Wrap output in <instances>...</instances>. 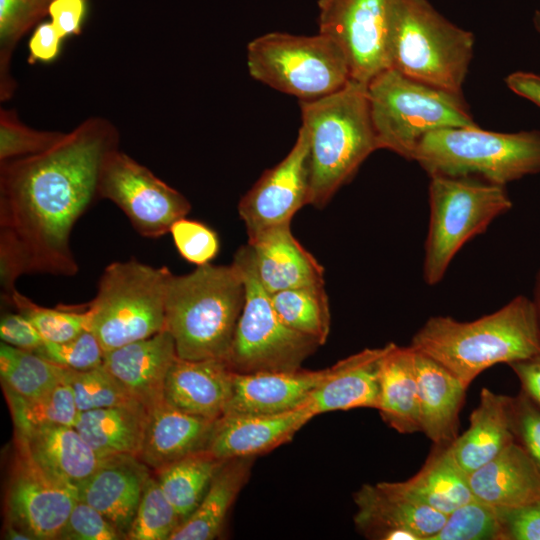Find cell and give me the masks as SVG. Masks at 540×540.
Segmentation results:
<instances>
[{
  "mask_svg": "<svg viewBox=\"0 0 540 540\" xmlns=\"http://www.w3.org/2000/svg\"><path fill=\"white\" fill-rule=\"evenodd\" d=\"M357 530L369 539L429 540L447 515L400 491L393 482L364 484L354 493Z\"/></svg>",
  "mask_w": 540,
  "mask_h": 540,
  "instance_id": "cell-16",
  "label": "cell"
},
{
  "mask_svg": "<svg viewBox=\"0 0 540 540\" xmlns=\"http://www.w3.org/2000/svg\"><path fill=\"white\" fill-rule=\"evenodd\" d=\"M86 10L87 0H53L48 7V16L64 40L80 34Z\"/></svg>",
  "mask_w": 540,
  "mask_h": 540,
  "instance_id": "cell-49",
  "label": "cell"
},
{
  "mask_svg": "<svg viewBox=\"0 0 540 540\" xmlns=\"http://www.w3.org/2000/svg\"><path fill=\"white\" fill-rule=\"evenodd\" d=\"M15 434L17 449L46 474L76 490L105 459L73 426L45 425Z\"/></svg>",
  "mask_w": 540,
  "mask_h": 540,
  "instance_id": "cell-24",
  "label": "cell"
},
{
  "mask_svg": "<svg viewBox=\"0 0 540 540\" xmlns=\"http://www.w3.org/2000/svg\"><path fill=\"white\" fill-rule=\"evenodd\" d=\"M233 262L241 270L246 295L224 360L236 373L301 368L305 359L320 345L280 319L270 294L257 278L248 245L238 249Z\"/></svg>",
  "mask_w": 540,
  "mask_h": 540,
  "instance_id": "cell-11",
  "label": "cell"
},
{
  "mask_svg": "<svg viewBox=\"0 0 540 540\" xmlns=\"http://www.w3.org/2000/svg\"><path fill=\"white\" fill-rule=\"evenodd\" d=\"M53 0H0V101L10 100L17 89L12 73L16 47L25 34L48 16Z\"/></svg>",
  "mask_w": 540,
  "mask_h": 540,
  "instance_id": "cell-35",
  "label": "cell"
},
{
  "mask_svg": "<svg viewBox=\"0 0 540 540\" xmlns=\"http://www.w3.org/2000/svg\"><path fill=\"white\" fill-rule=\"evenodd\" d=\"M533 303L535 305L538 319L540 322V268L537 272L536 279H535Z\"/></svg>",
  "mask_w": 540,
  "mask_h": 540,
  "instance_id": "cell-54",
  "label": "cell"
},
{
  "mask_svg": "<svg viewBox=\"0 0 540 540\" xmlns=\"http://www.w3.org/2000/svg\"><path fill=\"white\" fill-rule=\"evenodd\" d=\"M395 0H319V33L346 56L351 79L368 84L390 68Z\"/></svg>",
  "mask_w": 540,
  "mask_h": 540,
  "instance_id": "cell-13",
  "label": "cell"
},
{
  "mask_svg": "<svg viewBox=\"0 0 540 540\" xmlns=\"http://www.w3.org/2000/svg\"><path fill=\"white\" fill-rule=\"evenodd\" d=\"M34 353L59 367L75 371L101 366L105 354L99 340L90 330L65 342H45Z\"/></svg>",
  "mask_w": 540,
  "mask_h": 540,
  "instance_id": "cell-43",
  "label": "cell"
},
{
  "mask_svg": "<svg viewBox=\"0 0 540 540\" xmlns=\"http://www.w3.org/2000/svg\"><path fill=\"white\" fill-rule=\"evenodd\" d=\"M77 500L76 488L49 476L17 449L6 494V523L33 540L58 539Z\"/></svg>",
  "mask_w": 540,
  "mask_h": 540,
  "instance_id": "cell-15",
  "label": "cell"
},
{
  "mask_svg": "<svg viewBox=\"0 0 540 540\" xmlns=\"http://www.w3.org/2000/svg\"><path fill=\"white\" fill-rule=\"evenodd\" d=\"M224 461L203 450L155 471L162 491L180 515L182 522L199 505Z\"/></svg>",
  "mask_w": 540,
  "mask_h": 540,
  "instance_id": "cell-33",
  "label": "cell"
},
{
  "mask_svg": "<svg viewBox=\"0 0 540 540\" xmlns=\"http://www.w3.org/2000/svg\"><path fill=\"white\" fill-rule=\"evenodd\" d=\"M63 39L51 21L40 22L33 30L28 42V63H49L60 54Z\"/></svg>",
  "mask_w": 540,
  "mask_h": 540,
  "instance_id": "cell-50",
  "label": "cell"
},
{
  "mask_svg": "<svg viewBox=\"0 0 540 540\" xmlns=\"http://www.w3.org/2000/svg\"><path fill=\"white\" fill-rule=\"evenodd\" d=\"M0 338L8 345L31 352L46 342L32 322L19 312L2 315Z\"/></svg>",
  "mask_w": 540,
  "mask_h": 540,
  "instance_id": "cell-48",
  "label": "cell"
},
{
  "mask_svg": "<svg viewBox=\"0 0 540 540\" xmlns=\"http://www.w3.org/2000/svg\"><path fill=\"white\" fill-rule=\"evenodd\" d=\"M63 380L71 388L79 412L138 402L103 364L86 371L64 369Z\"/></svg>",
  "mask_w": 540,
  "mask_h": 540,
  "instance_id": "cell-39",
  "label": "cell"
},
{
  "mask_svg": "<svg viewBox=\"0 0 540 540\" xmlns=\"http://www.w3.org/2000/svg\"><path fill=\"white\" fill-rule=\"evenodd\" d=\"M367 93L379 149L407 160L432 131L478 125L462 93L415 80L394 68L376 75L367 84Z\"/></svg>",
  "mask_w": 540,
  "mask_h": 540,
  "instance_id": "cell-5",
  "label": "cell"
},
{
  "mask_svg": "<svg viewBox=\"0 0 540 540\" xmlns=\"http://www.w3.org/2000/svg\"><path fill=\"white\" fill-rule=\"evenodd\" d=\"M505 82L512 92L533 102L540 108V75L517 71L508 75Z\"/></svg>",
  "mask_w": 540,
  "mask_h": 540,
  "instance_id": "cell-52",
  "label": "cell"
},
{
  "mask_svg": "<svg viewBox=\"0 0 540 540\" xmlns=\"http://www.w3.org/2000/svg\"><path fill=\"white\" fill-rule=\"evenodd\" d=\"M233 374L224 359L177 357L166 377L163 402L180 411L216 420L225 412Z\"/></svg>",
  "mask_w": 540,
  "mask_h": 540,
  "instance_id": "cell-22",
  "label": "cell"
},
{
  "mask_svg": "<svg viewBox=\"0 0 540 540\" xmlns=\"http://www.w3.org/2000/svg\"><path fill=\"white\" fill-rule=\"evenodd\" d=\"M469 420L468 429L448 444L454 460L468 475L515 441L512 398L483 388Z\"/></svg>",
  "mask_w": 540,
  "mask_h": 540,
  "instance_id": "cell-26",
  "label": "cell"
},
{
  "mask_svg": "<svg viewBox=\"0 0 540 540\" xmlns=\"http://www.w3.org/2000/svg\"><path fill=\"white\" fill-rule=\"evenodd\" d=\"M299 106L309 139V205L322 208L379 149L367 85L351 79L338 91L299 101Z\"/></svg>",
  "mask_w": 540,
  "mask_h": 540,
  "instance_id": "cell-3",
  "label": "cell"
},
{
  "mask_svg": "<svg viewBox=\"0 0 540 540\" xmlns=\"http://www.w3.org/2000/svg\"><path fill=\"white\" fill-rule=\"evenodd\" d=\"M512 429L515 440L540 469V408L522 390L512 398Z\"/></svg>",
  "mask_w": 540,
  "mask_h": 540,
  "instance_id": "cell-46",
  "label": "cell"
},
{
  "mask_svg": "<svg viewBox=\"0 0 540 540\" xmlns=\"http://www.w3.org/2000/svg\"><path fill=\"white\" fill-rule=\"evenodd\" d=\"M393 483L403 493L445 515L474 499L468 474L456 463L448 445L433 453L412 478Z\"/></svg>",
  "mask_w": 540,
  "mask_h": 540,
  "instance_id": "cell-32",
  "label": "cell"
},
{
  "mask_svg": "<svg viewBox=\"0 0 540 540\" xmlns=\"http://www.w3.org/2000/svg\"><path fill=\"white\" fill-rule=\"evenodd\" d=\"M509 365L517 375L522 391L540 408V354Z\"/></svg>",
  "mask_w": 540,
  "mask_h": 540,
  "instance_id": "cell-51",
  "label": "cell"
},
{
  "mask_svg": "<svg viewBox=\"0 0 540 540\" xmlns=\"http://www.w3.org/2000/svg\"><path fill=\"white\" fill-rule=\"evenodd\" d=\"M474 35L446 19L428 0H395L390 68L455 93L474 52Z\"/></svg>",
  "mask_w": 540,
  "mask_h": 540,
  "instance_id": "cell-7",
  "label": "cell"
},
{
  "mask_svg": "<svg viewBox=\"0 0 540 540\" xmlns=\"http://www.w3.org/2000/svg\"><path fill=\"white\" fill-rule=\"evenodd\" d=\"M4 538L12 540H33L29 535L8 523L5 525Z\"/></svg>",
  "mask_w": 540,
  "mask_h": 540,
  "instance_id": "cell-53",
  "label": "cell"
},
{
  "mask_svg": "<svg viewBox=\"0 0 540 540\" xmlns=\"http://www.w3.org/2000/svg\"><path fill=\"white\" fill-rule=\"evenodd\" d=\"M429 540H503L497 508L474 498L448 514Z\"/></svg>",
  "mask_w": 540,
  "mask_h": 540,
  "instance_id": "cell-40",
  "label": "cell"
},
{
  "mask_svg": "<svg viewBox=\"0 0 540 540\" xmlns=\"http://www.w3.org/2000/svg\"><path fill=\"white\" fill-rule=\"evenodd\" d=\"M503 540H540V499L514 508H497Z\"/></svg>",
  "mask_w": 540,
  "mask_h": 540,
  "instance_id": "cell-47",
  "label": "cell"
},
{
  "mask_svg": "<svg viewBox=\"0 0 540 540\" xmlns=\"http://www.w3.org/2000/svg\"><path fill=\"white\" fill-rule=\"evenodd\" d=\"M64 369L34 352L0 344V377L5 393L22 398L40 396L63 380Z\"/></svg>",
  "mask_w": 540,
  "mask_h": 540,
  "instance_id": "cell-36",
  "label": "cell"
},
{
  "mask_svg": "<svg viewBox=\"0 0 540 540\" xmlns=\"http://www.w3.org/2000/svg\"><path fill=\"white\" fill-rule=\"evenodd\" d=\"M410 347L441 364L468 388L495 364L540 354V322L533 300L518 295L473 321L430 317L414 334Z\"/></svg>",
  "mask_w": 540,
  "mask_h": 540,
  "instance_id": "cell-2",
  "label": "cell"
},
{
  "mask_svg": "<svg viewBox=\"0 0 540 540\" xmlns=\"http://www.w3.org/2000/svg\"><path fill=\"white\" fill-rule=\"evenodd\" d=\"M421 432L435 444H450L459 426L466 387L449 370L414 350Z\"/></svg>",
  "mask_w": 540,
  "mask_h": 540,
  "instance_id": "cell-28",
  "label": "cell"
},
{
  "mask_svg": "<svg viewBox=\"0 0 540 540\" xmlns=\"http://www.w3.org/2000/svg\"><path fill=\"white\" fill-rule=\"evenodd\" d=\"M99 198L118 206L138 234L159 238L191 210L189 200L150 169L117 149L105 160Z\"/></svg>",
  "mask_w": 540,
  "mask_h": 540,
  "instance_id": "cell-12",
  "label": "cell"
},
{
  "mask_svg": "<svg viewBox=\"0 0 540 540\" xmlns=\"http://www.w3.org/2000/svg\"><path fill=\"white\" fill-rule=\"evenodd\" d=\"M429 176H474L505 186L540 173V131L501 133L477 126L426 134L413 157Z\"/></svg>",
  "mask_w": 540,
  "mask_h": 540,
  "instance_id": "cell-6",
  "label": "cell"
},
{
  "mask_svg": "<svg viewBox=\"0 0 540 540\" xmlns=\"http://www.w3.org/2000/svg\"><path fill=\"white\" fill-rule=\"evenodd\" d=\"M239 267L197 266L185 275L170 274L165 297V330L179 358L225 359L245 302Z\"/></svg>",
  "mask_w": 540,
  "mask_h": 540,
  "instance_id": "cell-4",
  "label": "cell"
},
{
  "mask_svg": "<svg viewBox=\"0 0 540 540\" xmlns=\"http://www.w3.org/2000/svg\"><path fill=\"white\" fill-rule=\"evenodd\" d=\"M315 416L308 402L276 415L223 414L215 421L206 451L221 460L255 458L291 441Z\"/></svg>",
  "mask_w": 540,
  "mask_h": 540,
  "instance_id": "cell-17",
  "label": "cell"
},
{
  "mask_svg": "<svg viewBox=\"0 0 540 540\" xmlns=\"http://www.w3.org/2000/svg\"><path fill=\"white\" fill-rule=\"evenodd\" d=\"M150 475L139 457H108L78 485L77 499L97 509L126 539Z\"/></svg>",
  "mask_w": 540,
  "mask_h": 540,
  "instance_id": "cell-20",
  "label": "cell"
},
{
  "mask_svg": "<svg viewBox=\"0 0 540 540\" xmlns=\"http://www.w3.org/2000/svg\"><path fill=\"white\" fill-rule=\"evenodd\" d=\"M5 394L17 432L45 425L75 427L80 412L76 406L73 392L64 380L49 391L34 398Z\"/></svg>",
  "mask_w": 540,
  "mask_h": 540,
  "instance_id": "cell-37",
  "label": "cell"
},
{
  "mask_svg": "<svg viewBox=\"0 0 540 540\" xmlns=\"http://www.w3.org/2000/svg\"><path fill=\"white\" fill-rule=\"evenodd\" d=\"M246 59L253 79L299 101L332 94L351 80L345 54L319 32L263 34L248 43Z\"/></svg>",
  "mask_w": 540,
  "mask_h": 540,
  "instance_id": "cell-10",
  "label": "cell"
},
{
  "mask_svg": "<svg viewBox=\"0 0 540 540\" xmlns=\"http://www.w3.org/2000/svg\"><path fill=\"white\" fill-rule=\"evenodd\" d=\"M170 233L177 251L189 263L208 264L219 252L218 235L199 221L181 218L172 225Z\"/></svg>",
  "mask_w": 540,
  "mask_h": 540,
  "instance_id": "cell-44",
  "label": "cell"
},
{
  "mask_svg": "<svg viewBox=\"0 0 540 540\" xmlns=\"http://www.w3.org/2000/svg\"><path fill=\"white\" fill-rule=\"evenodd\" d=\"M309 190V139L301 125L288 154L264 171L239 201L238 213L248 240L290 224L296 212L309 204Z\"/></svg>",
  "mask_w": 540,
  "mask_h": 540,
  "instance_id": "cell-14",
  "label": "cell"
},
{
  "mask_svg": "<svg viewBox=\"0 0 540 540\" xmlns=\"http://www.w3.org/2000/svg\"><path fill=\"white\" fill-rule=\"evenodd\" d=\"M325 285H310L270 294L280 319L291 329L312 338L320 346L330 332V309Z\"/></svg>",
  "mask_w": 540,
  "mask_h": 540,
  "instance_id": "cell-34",
  "label": "cell"
},
{
  "mask_svg": "<svg viewBox=\"0 0 540 540\" xmlns=\"http://www.w3.org/2000/svg\"><path fill=\"white\" fill-rule=\"evenodd\" d=\"M182 519L156 477L148 478L126 539L169 540Z\"/></svg>",
  "mask_w": 540,
  "mask_h": 540,
  "instance_id": "cell-38",
  "label": "cell"
},
{
  "mask_svg": "<svg viewBox=\"0 0 540 540\" xmlns=\"http://www.w3.org/2000/svg\"><path fill=\"white\" fill-rule=\"evenodd\" d=\"M534 22H535L537 30L540 32V12L539 11H537L535 14Z\"/></svg>",
  "mask_w": 540,
  "mask_h": 540,
  "instance_id": "cell-55",
  "label": "cell"
},
{
  "mask_svg": "<svg viewBox=\"0 0 540 540\" xmlns=\"http://www.w3.org/2000/svg\"><path fill=\"white\" fill-rule=\"evenodd\" d=\"M253 462L252 457L225 460L199 505L169 540H212L218 537L231 506L249 479Z\"/></svg>",
  "mask_w": 540,
  "mask_h": 540,
  "instance_id": "cell-30",
  "label": "cell"
},
{
  "mask_svg": "<svg viewBox=\"0 0 540 540\" xmlns=\"http://www.w3.org/2000/svg\"><path fill=\"white\" fill-rule=\"evenodd\" d=\"M216 420L180 411L164 402L156 405L148 411L140 460L156 471L206 450Z\"/></svg>",
  "mask_w": 540,
  "mask_h": 540,
  "instance_id": "cell-27",
  "label": "cell"
},
{
  "mask_svg": "<svg viewBox=\"0 0 540 540\" xmlns=\"http://www.w3.org/2000/svg\"><path fill=\"white\" fill-rule=\"evenodd\" d=\"M171 272L135 258L116 261L103 271L95 297L87 304V329L104 352L165 329L166 287Z\"/></svg>",
  "mask_w": 540,
  "mask_h": 540,
  "instance_id": "cell-8",
  "label": "cell"
},
{
  "mask_svg": "<svg viewBox=\"0 0 540 540\" xmlns=\"http://www.w3.org/2000/svg\"><path fill=\"white\" fill-rule=\"evenodd\" d=\"M428 193L423 279L433 286L443 279L458 251L513 204L505 186L474 176L432 175Z\"/></svg>",
  "mask_w": 540,
  "mask_h": 540,
  "instance_id": "cell-9",
  "label": "cell"
},
{
  "mask_svg": "<svg viewBox=\"0 0 540 540\" xmlns=\"http://www.w3.org/2000/svg\"><path fill=\"white\" fill-rule=\"evenodd\" d=\"M327 372L328 368L234 372L224 414L276 415L295 410L306 404Z\"/></svg>",
  "mask_w": 540,
  "mask_h": 540,
  "instance_id": "cell-18",
  "label": "cell"
},
{
  "mask_svg": "<svg viewBox=\"0 0 540 540\" xmlns=\"http://www.w3.org/2000/svg\"><path fill=\"white\" fill-rule=\"evenodd\" d=\"M117 127L85 119L51 149L0 162V283L9 301L24 274L74 276L71 233L99 198L107 157L119 149Z\"/></svg>",
  "mask_w": 540,
  "mask_h": 540,
  "instance_id": "cell-1",
  "label": "cell"
},
{
  "mask_svg": "<svg viewBox=\"0 0 540 540\" xmlns=\"http://www.w3.org/2000/svg\"><path fill=\"white\" fill-rule=\"evenodd\" d=\"M66 133L37 130L25 125L15 109H0V162L43 153L59 143Z\"/></svg>",
  "mask_w": 540,
  "mask_h": 540,
  "instance_id": "cell-42",
  "label": "cell"
},
{
  "mask_svg": "<svg viewBox=\"0 0 540 540\" xmlns=\"http://www.w3.org/2000/svg\"><path fill=\"white\" fill-rule=\"evenodd\" d=\"M474 498L496 508H514L540 499V469L516 441L468 475Z\"/></svg>",
  "mask_w": 540,
  "mask_h": 540,
  "instance_id": "cell-25",
  "label": "cell"
},
{
  "mask_svg": "<svg viewBox=\"0 0 540 540\" xmlns=\"http://www.w3.org/2000/svg\"><path fill=\"white\" fill-rule=\"evenodd\" d=\"M167 330L105 352L103 366L148 411L163 402L167 374L177 358Z\"/></svg>",
  "mask_w": 540,
  "mask_h": 540,
  "instance_id": "cell-19",
  "label": "cell"
},
{
  "mask_svg": "<svg viewBox=\"0 0 540 540\" xmlns=\"http://www.w3.org/2000/svg\"><path fill=\"white\" fill-rule=\"evenodd\" d=\"M9 302L32 322L46 342H65L88 330L86 310L42 307L17 290L12 293Z\"/></svg>",
  "mask_w": 540,
  "mask_h": 540,
  "instance_id": "cell-41",
  "label": "cell"
},
{
  "mask_svg": "<svg viewBox=\"0 0 540 540\" xmlns=\"http://www.w3.org/2000/svg\"><path fill=\"white\" fill-rule=\"evenodd\" d=\"M247 245L257 278L269 294L325 285L324 268L294 237L290 224L269 229Z\"/></svg>",
  "mask_w": 540,
  "mask_h": 540,
  "instance_id": "cell-23",
  "label": "cell"
},
{
  "mask_svg": "<svg viewBox=\"0 0 540 540\" xmlns=\"http://www.w3.org/2000/svg\"><path fill=\"white\" fill-rule=\"evenodd\" d=\"M148 410L139 402L80 412L75 428L101 458L139 457Z\"/></svg>",
  "mask_w": 540,
  "mask_h": 540,
  "instance_id": "cell-29",
  "label": "cell"
},
{
  "mask_svg": "<svg viewBox=\"0 0 540 540\" xmlns=\"http://www.w3.org/2000/svg\"><path fill=\"white\" fill-rule=\"evenodd\" d=\"M383 421L399 433L421 432L414 350L395 343L380 373L379 406Z\"/></svg>",
  "mask_w": 540,
  "mask_h": 540,
  "instance_id": "cell-31",
  "label": "cell"
},
{
  "mask_svg": "<svg viewBox=\"0 0 540 540\" xmlns=\"http://www.w3.org/2000/svg\"><path fill=\"white\" fill-rule=\"evenodd\" d=\"M61 540H119L121 532L97 509L77 500L62 528Z\"/></svg>",
  "mask_w": 540,
  "mask_h": 540,
  "instance_id": "cell-45",
  "label": "cell"
},
{
  "mask_svg": "<svg viewBox=\"0 0 540 540\" xmlns=\"http://www.w3.org/2000/svg\"><path fill=\"white\" fill-rule=\"evenodd\" d=\"M393 344L364 349L328 367L326 377L307 401L314 414L354 408L378 409L381 367Z\"/></svg>",
  "mask_w": 540,
  "mask_h": 540,
  "instance_id": "cell-21",
  "label": "cell"
}]
</instances>
